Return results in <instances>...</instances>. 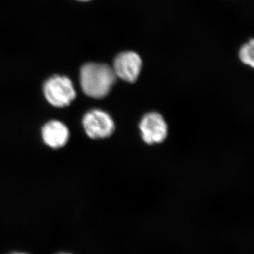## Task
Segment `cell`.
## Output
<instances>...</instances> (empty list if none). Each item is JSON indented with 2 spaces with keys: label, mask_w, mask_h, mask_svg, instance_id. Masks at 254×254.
Masks as SVG:
<instances>
[{
  "label": "cell",
  "mask_w": 254,
  "mask_h": 254,
  "mask_svg": "<svg viewBox=\"0 0 254 254\" xmlns=\"http://www.w3.org/2000/svg\"><path fill=\"white\" fill-rule=\"evenodd\" d=\"M254 41L251 40L247 44L244 45L240 50V58L242 63L250 65L252 67L254 66Z\"/></svg>",
  "instance_id": "obj_7"
},
{
  "label": "cell",
  "mask_w": 254,
  "mask_h": 254,
  "mask_svg": "<svg viewBox=\"0 0 254 254\" xmlns=\"http://www.w3.org/2000/svg\"><path fill=\"white\" fill-rule=\"evenodd\" d=\"M55 254H73L69 253V252H58V253H56Z\"/></svg>",
  "instance_id": "obj_9"
},
{
  "label": "cell",
  "mask_w": 254,
  "mask_h": 254,
  "mask_svg": "<svg viewBox=\"0 0 254 254\" xmlns=\"http://www.w3.org/2000/svg\"><path fill=\"white\" fill-rule=\"evenodd\" d=\"M140 129L143 141L148 144L163 142L168 135V126L160 114H146L142 119Z\"/></svg>",
  "instance_id": "obj_5"
},
{
  "label": "cell",
  "mask_w": 254,
  "mask_h": 254,
  "mask_svg": "<svg viewBox=\"0 0 254 254\" xmlns=\"http://www.w3.org/2000/svg\"><path fill=\"white\" fill-rule=\"evenodd\" d=\"M7 254H31L27 253V252H17V251H16V252H10V253Z\"/></svg>",
  "instance_id": "obj_8"
},
{
  "label": "cell",
  "mask_w": 254,
  "mask_h": 254,
  "mask_svg": "<svg viewBox=\"0 0 254 254\" xmlns=\"http://www.w3.org/2000/svg\"><path fill=\"white\" fill-rule=\"evenodd\" d=\"M141 68V57L134 52H123L114 60L113 69L115 76L128 83L138 79Z\"/></svg>",
  "instance_id": "obj_4"
},
{
  "label": "cell",
  "mask_w": 254,
  "mask_h": 254,
  "mask_svg": "<svg viewBox=\"0 0 254 254\" xmlns=\"http://www.w3.org/2000/svg\"><path fill=\"white\" fill-rule=\"evenodd\" d=\"M83 126L86 134L93 139L108 138L115 129L113 119L101 110L88 112L83 119Z\"/></svg>",
  "instance_id": "obj_3"
},
{
  "label": "cell",
  "mask_w": 254,
  "mask_h": 254,
  "mask_svg": "<svg viewBox=\"0 0 254 254\" xmlns=\"http://www.w3.org/2000/svg\"><path fill=\"white\" fill-rule=\"evenodd\" d=\"M79 1H89V0H79Z\"/></svg>",
  "instance_id": "obj_10"
},
{
  "label": "cell",
  "mask_w": 254,
  "mask_h": 254,
  "mask_svg": "<svg viewBox=\"0 0 254 254\" xmlns=\"http://www.w3.org/2000/svg\"><path fill=\"white\" fill-rule=\"evenodd\" d=\"M116 80L113 68L105 64L90 63L83 65L80 82L83 93L93 98H104Z\"/></svg>",
  "instance_id": "obj_1"
},
{
  "label": "cell",
  "mask_w": 254,
  "mask_h": 254,
  "mask_svg": "<svg viewBox=\"0 0 254 254\" xmlns=\"http://www.w3.org/2000/svg\"><path fill=\"white\" fill-rule=\"evenodd\" d=\"M43 93L48 103L56 108L68 106L76 97L72 81L66 76H54L47 80Z\"/></svg>",
  "instance_id": "obj_2"
},
{
  "label": "cell",
  "mask_w": 254,
  "mask_h": 254,
  "mask_svg": "<svg viewBox=\"0 0 254 254\" xmlns=\"http://www.w3.org/2000/svg\"><path fill=\"white\" fill-rule=\"evenodd\" d=\"M42 137L47 145L57 149L67 143L69 131L64 124L58 120H52L42 128Z\"/></svg>",
  "instance_id": "obj_6"
}]
</instances>
